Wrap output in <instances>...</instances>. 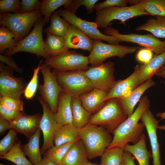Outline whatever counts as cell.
Here are the masks:
<instances>
[{"instance_id": "ffe728a7", "label": "cell", "mask_w": 165, "mask_h": 165, "mask_svg": "<svg viewBox=\"0 0 165 165\" xmlns=\"http://www.w3.org/2000/svg\"><path fill=\"white\" fill-rule=\"evenodd\" d=\"M108 92L94 88L90 92L82 94L78 97L84 108L91 114H94L104 106Z\"/></svg>"}, {"instance_id": "c3c4849f", "label": "cell", "mask_w": 165, "mask_h": 165, "mask_svg": "<svg viewBox=\"0 0 165 165\" xmlns=\"http://www.w3.org/2000/svg\"><path fill=\"white\" fill-rule=\"evenodd\" d=\"M10 129V122L0 117V134H3L8 129Z\"/></svg>"}, {"instance_id": "7402d4cb", "label": "cell", "mask_w": 165, "mask_h": 165, "mask_svg": "<svg viewBox=\"0 0 165 165\" xmlns=\"http://www.w3.org/2000/svg\"><path fill=\"white\" fill-rule=\"evenodd\" d=\"M155 84V82L152 79H148L136 88L127 96L118 98L128 117L134 112V108L142 94Z\"/></svg>"}, {"instance_id": "9f6ffc18", "label": "cell", "mask_w": 165, "mask_h": 165, "mask_svg": "<svg viewBox=\"0 0 165 165\" xmlns=\"http://www.w3.org/2000/svg\"><path fill=\"white\" fill-rule=\"evenodd\" d=\"M119 165H125V164H124V161H123H123L122 162V163L120 164H119Z\"/></svg>"}, {"instance_id": "9a60e30c", "label": "cell", "mask_w": 165, "mask_h": 165, "mask_svg": "<svg viewBox=\"0 0 165 165\" xmlns=\"http://www.w3.org/2000/svg\"><path fill=\"white\" fill-rule=\"evenodd\" d=\"M10 68L0 63V96L20 98L26 87L25 84L21 79L12 75Z\"/></svg>"}, {"instance_id": "e0dca14e", "label": "cell", "mask_w": 165, "mask_h": 165, "mask_svg": "<svg viewBox=\"0 0 165 165\" xmlns=\"http://www.w3.org/2000/svg\"><path fill=\"white\" fill-rule=\"evenodd\" d=\"M42 116L38 113L29 115L24 112L10 122V129L24 134L29 140L39 127Z\"/></svg>"}, {"instance_id": "603a6c76", "label": "cell", "mask_w": 165, "mask_h": 165, "mask_svg": "<svg viewBox=\"0 0 165 165\" xmlns=\"http://www.w3.org/2000/svg\"><path fill=\"white\" fill-rule=\"evenodd\" d=\"M58 103L55 117L59 126L73 124L71 102L72 96L62 91L59 95Z\"/></svg>"}, {"instance_id": "bcb514c9", "label": "cell", "mask_w": 165, "mask_h": 165, "mask_svg": "<svg viewBox=\"0 0 165 165\" xmlns=\"http://www.w3.org/2000/svg\"><path fill=\"white\" fill-rule=\"evenodd\" d=\"M24 112L8 108L0 104V117L9 122L21 115Z\"/></svg>"}, {"instance_id": "52a82bcc", "label": "cell", "mask_w": 165, "mask_h": 165, "mask_svg": "<svg viewBox=\"0 0 165 165\" xmlns=\"http://www.w3.org/2000/svg\"><path fill=\"white\" fill-rule=\"evenodd\" d=\"M85 71H54V73L63 91L69 94L72 97H78L82 94L90 92L94 88L85 75Z\"/></svg>"}, {"instance_id": "d6a6232c", "label": "cell", "mask_w": 165, "mask_h": 165, "mask_svg": "<svg viewBox=\"0 0 165 165\" xmlns=\"http://www.w3.org/2000/svg\"><path fill=\"white\" fill-rule=\"evenodd\" d=\"M124 152L122 148H107L101 156V165H119L123 161Z\"/></svg>"}, {"instance_id": "e575fe53", "label": "cell", "mask_w": 165, "mask_h": 165, "mask_svg": "<svg viewBox=\"0 0 165 165\" xmlns=\"http://www.w3.org/2000/svg\"><path fill=\"white\" fill-rule=\"evenodd\" d=\"M18 42L14 32L8 28L2 26L0 28V53L2 54L7 50L14 48Z\"/></svg>"}, {"instance_id": "91938a15", "label": "cell", "mask_w": 165, "mask_h": 165, "mask_svg": "<svg viewBox=\"0 0 165 165\" xmlns=\"http://www.w3.org/2000/svg\"><path fill=\"white\" fill-rule=\"evenodd\" d=\"M61 165V164H58V165Z\"/></svg>"}, {"instance_id": "816d5d0a", "label": "cell", "mask_w": 165, "mask_h": 165, "mask_svg": "<svg viewBox=\"0 0 165 165\" xmlns=\"http://www.w3.org/2000/svg\"><path fill=\"white\" fill-rule=\"evenodd\" d=\"M155 75L165 79V63L157 72Z\"/></svg>"}, {"instance_id": "f546056e", "label": "cell", "mask_w": 165, "mask_h": 165, "mask_svg": "<svg viewBox=\"0 0 165 165\" xmlns=\"http://www.w3.org/2000/svg\"><path fill=\"white\" fill-rule=\"evenodd\" d=\"M44 43L46 51L50 57L61 54L69 50L63 37L47 33Z\"/></svg>"}, {"instance_id": "7bdbcfd3", "label": "cell", "mask_w": 165, "mask_h": 165, "mask_svg": "<svg viewBox=\"0 0 165 165\" xmlns=\"http://www.w3.org/2000/svg\"><path fill=\"white\" fill-rule=\"evenodd\" d=\"M20 7V2L18 0H0V14L10 12L14 13H19Z\"/></svg>"}, {"instance_id": "7dc6e473", "label": "cell", "mask_w": 165, "mask_h": 165, "mask_svg": "<svg viewBox=\"0 0 165 165\" xmlns=\"http://www.w3.org/2000/svg\"><path fill=\"white\" fill-rule=\"evenodd\" d=\"M0 61L6 64L12 69L16 71L20 74L22 73L23 69L19 67L16 62L9 56L0 54Z\"/></svg>"}, {"instance_id": "2e32d148", "label": "cell", "mask_w": 165, "mask_h": 165, "mask_svg": "<svg viewBox=\"0 0 165 165\" xmlns=\"http://www.w3.org/2000/svg\"><path fill=\"white\" fill-rule=\"evenodd\" d=\"M140 119L145 125L149 137L153 165H161L160 146L157 135V130L159 126V121L155 118L149 108L145 111Z\"/></svg>"}, {"instance_id": "ab89813d", "label": "cell", "mask_w": 165, "mask_h": 165, "mask_svg": "<svg viewBox=\"0 0 165 165\" xmlns=\"http://www.w3.org/2000/svg\"><path fill=\"white\" fill-rule=\"evenodd\" d=\"M42 60L40 61L38 65L34 70L33 76L26 86L24 94L27 99H31L35 95L38 86V74L41 68Z\"/></svg>"}, {"instance_id": "db71d44e", "label": "cell", "mask_w": 165, "mask_h": 165, "mask_svg": "<svg viewBox=\"0 0 165 165\" xmlns=\"http://www.w3.org/2000/svg\"><path fill=\"white\" fill-rule=\"evenodd\" d=\"M158 129L160 130H165V124L161 126H159L158 127Z\"/></svg>"}, {"instance_id": "6f0895ef", "label": "cell", "mask_w": 165, "mask_h": 165, "mask_svg": "<svg viewBox=\"0 0 165 165\" xmlns=\"http://www.w3.org/2000/svg\"><path fill=\"white\" fill-rule=\"evenodd\" d=\"M0 165H4V164H2L1 163H0Z\"/></svg>"}, {"instance_id": "11a10c76", "label": "cell", "mask_w": 165, "mask_h": 165, "mask_svg": "<svg viewBox=\"0 0 165 165\" xmlns=\"http://www.w3.org/2000/svg\"><path fill=\"white\" fill-rule=\"evenodd\" d=\"M84 165H101V164L93 163L89 162V161L85 163Z\"/></svg>"}, {"instance_id": "60d3db41", "label": "cell", "mask_w": 165, "mask_h": 165, "mask_svg": "<svg viewBox=\"0 0 165 165\" xmlns=\"http://www.w3.org/2000/svg\"><path fill=\"white\" fill-rule=\"evenodd\" d=\"M140 1V0H106L96 4L94 9L97 11L110 7H123L127 6L128 4L132 6L138 4Z\"/></svg>"}, {"instance_id": "d6986e66", "label": "cell", "mask_w": 165, "mask_h": 165, "mask_svg": "<svg viewBox=\"0 0 165 165\" xmlns=\"http://www.w3.org/2000/svg\"><path fill=\"white\" fill-rule=\"evenodd\" d=\"M64 39L68 49H81L90 53L93 47V40L78 28L70 24Z\"/></svg>"}, {"instance_id": "ba28073f", "label": "cell", "mask_w": 165, "mask_h": 165, "mask_svg": "<svg viewBox=\"0 0 165 165\" xmlns=\"http://www.w3.org/2000/svg\"><path fill=\"white\" fill-rule=\"evenodd\" d=\"M93 40V47L88 56L90 64L92 66L100 65L110 57L123 58L127 55L134 53L140 49L139 46L106 44L101 40Z\"/></svg>"}, {"instance_id": "ac0fdd59", "label": "cell", "mask_w": 165, "mask_h": 165, "mask_svg": "<svg viewBox=\"0 0 165 165\" xmlns=\"http://www.w3.org/2000/svg\"><path fill=\"white\" fill-rule=\"evenodd\" d=\"M141 71V64L137 65L134 72L126 79L119 80L108 92L106 100L112 98H120L126 97L136 88L137 82Z\"/></svg>"}, {"instance_id": "83f0119b", "label": "cell", "mask_w": 165, "mask_h": 165, "mask_svg": "<svg viewBox=\"0 0 165 165\" xmlns=\"http://www.w3.org/2000/svg\"><path fill=\"white\" fill-rule=\"evenodd\" d=\"M71 107L72 123L75 127L80 129L88 123L92 114L82 106L79 97H72Z\"/></svg>"}, {"instance_id": "6da1fadb", "label": "cell", "mask_w": 165, "mask_h": 165, "mask_svg": "<svg viewBox=\"0 0 165 165\" xmlns=\"http://www.w3.org/2000/svg\"><path fill=\"white\" fill-rule=\"evenodd\" d=\"M150 107V101L145 96L140 100L137 108L133 113L123 122L112 133V142L108 148H122L129 142L134 144L138 142L143 133L144 124L138 123L143 114Z\"/></svg>"}, {"instance_id": "d590c367", "label": "cell", "mask_w": 165, "mask_h": 165, "mask_svg": "<svg viewBox=\"0 0 165 165\" xmlns=\"http://www.w3.org/2000/svg\"><path fill=\"white\" fill-rule=\"evenodd\" d=\"M73 142L54 145L47 150L44 155V157L50 160L56 165L59 164Z\"/></svg>"}, {"instance_id": "cb8c5ba5", "label": "cell", "mask_w": 165, "mask_h": 165, "mask_svg": "<svg viewBox=\"0 0 165 165\" xmlns=\"http://www.w3.org/2000/svg\"><path fill=\"white\" fill-rule=\"evenodd\" d=\"M165 63V51L155 55L147 64H141V71L137 82L136 87L148 79H152Z\"/></svg>"}, {"instance_id": "4316f807", "label": "cell", "mask_w": 165, "mask_h": 165, "mask_svg": "<svg viewBox=\"0 0 165 165\" xmlns=\"http://www.w3.org/2000/svg\"><path fill=\"white\" fill-rule=\"evenodd\" d=\"M41 130L39 127L28 142L21 146L24 154L28 157L33 165H37L42 159L39 146Z\"/></svg>"}, {"instance_id": "4dcf8cb0", "label": "cell", "mask_w": 165, "mask_h": 165, "mask_svg": "<svg viewBox=\"0 0 165 165\" xmlns=\"http://www.w3.org/2000/svg\"><path fill=\"white\" fill-rule=\"evenodd\" d=\"M69 25L68 22L60 17L56 11L54 12L51 16L50 26L43 31L46 33L64 38L67 34Z\"/></svg>"}, {"instance_id": "3957f363", "label": "cell", "mask_w": 165, "mask_h": 165, "mask_svg": "<svg viewBox=\"0 0 165 165\" xmlns=\"http://www.w3.org/2000/svg\"><path fill=\"white\" fill-rule=\"evenodd\" d=\"M128 116L117 98L106 101L104 106L90 118L89 123L101 126L111 133Z\"/></svg>"}, {"instance_id": "5b68a950", "label": "cell", "mask_w": 165, "mask_h": 165, "mask_svg": "<svg viewBox=\"0 0 165 165\" xmlns=\"http://www.w3.org/2000/svg\"><path fill=\"white\" fill-rule=\"evenodd\" d=\"M145 15H149L140 3L129 6L110 7L96 11L95 22L98 28L105 29L112 25L111 22L114 20H120L124 24L129 19Z\"/></svg>"}, {"instance_id": "f5cc1de1", "label": "cell", "mask_w": 165, "mask_h": 165, "mask_svg": "<svg viewBox=\"0 0 165 165\" xmlns=\"http://www.w3.org/2000/svg\"><path fill=\"white\" fill-rule=\"evenodd\" d=\"M156 116L160 117L161 119H165V112L157 113Z\"/></svg>"}, {"instance_id": "f35d334b", "label": "cell", "mask_w": 165, "mask_h": 165, "mask_svg": "<svg viewBox=\"0 0 165 165\" xmlns=\"http://www.w3.org/2000/svg\"><path fill=\"white\" fill-rule=\"evenodd\" d=\"M98 1V0H72L69 5L64 7L68 11L75 13L79 6H84L87 13L91 14L93 11L95 5Z\"/></svg>"}, {"instance_id": "8992f818", "label": "cell", "mask_w": 165, "mask_h": 165, "mask_svg": "<svg viewBox=\"0 0 165 165\" xmlns=\"http://www.w3.org/2000/svg\"><path fill=\"white\" fill-rule=\"evenodd\" d=\"M41 16L40 10L26 13L0 14V24L12 31L19 42L28 35L33 26Z\"/></svg>"}, {"instance_id": "44dd1931", "label": "cell", "mask_w": 165, "mask_h": 165, "mask_svg": "<svg viewBox=\"0 0 165 165\" xmlns=\"http://www.w3.org/2000/svg\"><path fill=\"white\" fill-rule=\"evenodd\" d=\"M85 147L81 139L72 144L60 163L62 165H84L88 161Z\"/></svg>"}, {"instance_id": "484cf974", "label": "cell", "mask_w": 165, "mask_h": 165, "mask_svg": "<svg viewBox=\"0 0 165 165\" xmlns=\"http://www.w3.org/2000/svg\"><path fill=\"white\" fill-rule=\"evenodd\" d=\"M78 129L73 124H68L59 126L53 137L55 145L74 142L80 139Z\"/></svg>"}, {"instance_id": "8fae6325", "label": "cell", "mask_w": 165, "mask_h": 165, "mask_svg": "<svg viewBox=\"0 0 165 165\" xmlns=\"http://www.w3.org/2000/svg\"><path fill=\"white\" fill-rule=\"evenodd\" d=\"M50 69L45 64L41 65L40 71L43 77V83L39 85L38 89L41 98L55 113L57 109L59 94L63 90Z\"/></svg>"}, {"instance_id": "5bb4252c", "label": "cell", "mask_w": 165, "mask_h": 165, "mask_svg": "<svg viewBox=\"0 0 165 165\" xmlns=\"http://www.w3.org/2000/svg\"><path fill=\"white\" fill-rule=\"evenodd\" d=\"M37 99L42 105L43 112L39 127L43 137L40 152L41 155H44L48 149L54 146V135L59 126L56 120L54 113L47 104L41 97L38 96Z\"/></svg>"}, {"instance_id": "681fc988", "label": "cell", "mask_w": 165, "mask_h": 165, "mask_svg": "<svg viewBox=\"0 0 165 165\" xmlns=\"http://www.w3.org/2000/svg\"><path fill=\"white\" fill-rule=\"evenodd\" d=\"M123 161L125 165H135L134 157L128 152L124 151Z\"/></svg>"}, {"instance_id": "f1b7e54d", "label": "cell", "mask_w": 165, "mask_h": 165, "mask_svg": "<svg viewBox=\"0 0 165 165\" xmlns=\"http://www.w3.org/2000/svg\"><path fill=\"white\" fill-rule=\"evenodd\" d=\"M150 18L144 24L137 27L136 31H145L156 37L165 38V17L155 16Z\"/></svg>"}, {"instance_id": "836d02e7", "label": "cell", "mask_w": 165, "mask_h": 165, "mask_svg": "<svg viewBox=\"0 0 165 165\" xmlns=\"http://www.w3.org/2000/svg\"><path fill=\"white\" fill-rule=\"evenodd\" d=\"M21 146V141H17L9 152L0 156V159L10 161L16 165H33L26 158Z\"/></svg>"}, {"instance_id": "4fadbf2b", "label": "cell", "mask_w": 165, "mask_h": 165, "mask_svg": "<svg viewBox=\"0 0 165 165\" xmlns=\"http://www.w3.org/2000/svg\"><path fill=\"white\" fill-rule=\"evenodd\" d=\"M104 33L106 35L114 36L120 42L135 43L149 49L155 53V55L165 51V41H161L151 34L140 35L134 33L121 34L118 30L110 27L105 28Z\"/></svg>"}, {"instance_id": "d4e9b609", "label": "cell", "mask_w": 165, "mask_h": 165, "mask_svg": "<svg viewBox=\"0 0 165 165\" xmlns=\"http://www.w3.org/2000/svg\"><path fill=\"white\" fill-rule=\"evenodd\" d=\"M124 151L130 153L137 160L139 165H149L151 155L146 148L145 136L143 133L139 141L134 145L129 143L123 147Z\"/></svg>"}, {"instance_id": "7c38bea8", "label": "cell", "mask_w": 165, "mask_h": 165, "mask_svg": "<svg viewBox=\"0 0 165 165\" xmlns=\"http://www.w3.org/2000/svg\"><path fill=\"white\" fill-rule=\"evenodd\" d=\"M115 64L111 61L89 67L85 73L94 87L109 92L116 82L114 76Z\"/></svg>"}, {"instance_id": "8d00e7d4", "label": "cell", "mask_w": 165, "mask_h": 165, "mask_svg": "<svg viewBox=\"0 0 165 165\" xmlns=\"http://www.w3.org/2000/svg\"><path fill=\"white\" fill-rule=\"evenodd\" d=\"M139 3L149 15L165 17V0H140Z\"/></svg>"}, {"instance_id": "b9f144b4", "label": "cell", "mask_w": 165, "mask_h": 165, "mask_svg": "<svg viewBox=\"0 0 165 165\" xmlns=\"http://www.w3.org/2000/svg\"><path fill=\"white\" fill-rule=\"evenodd\" d=\"M0 102V104L8 108L24 112V102L20 98L9 96L1 97Z\"/></svg>"}, {"instance_id": "ee69618b", "label": "cell", "mask_w": 165, "mask_h": 165, "mask_svg": "<svg viewBox=\"0 0 165 165\" xmlns=\"http://www.w3.org/2000/svg\"><path fill=\"white\" fill-rule=\"evenodd\" d=\"M41 4V1L38 0H22L20 13H26L40 10Z\"/></svg>"}, {"instance_id": "277c9868", "label": "cell", "mask_w": 165, "mask_h": 165, "mask_svg": "<svg viewBox=\"0 0 165 165\" xmlns=\"http://www.w3.org/2000/svg\"><path fill=\"white\" fill-rule=\"evenodd\" d=\"M45 25L43 18L41 17L31 32L19 42L14 48L5 51V55L9 56L19 52H24L34 54L38 58L42 57L46 60L49 58L50 57L46 51L43 38V28Z\"/></svg>"}, {"instance_id": "f6af8a7d", "label": "cell", "mask_w": 165, "mask_h": 165, "mask_svg": "<svg viewBox=\"0 0 165 165\" xmlns=\"http://www.w3.org/2000/svg\"><path fill=\"white\" fill-rule=\"evenodd\" d=\"M153 52L152 51L147 48H140L136 54V59L141 64H147L153 58Z\"/></svg>"}, {"instance_id": "74e56055", "label": "cell", "mask_w": 165, "mask_h": 165, "mask_svg": "<svg viewBox=\"0 0 165 165\" xmlns=\"http://www.w3.org/2000/svg\"><path fill=\"white\" fill-rule=\"evenodd\" d=\"M15 130L10 129L7 134L0 141V156L9 152L13 147L18 140Z\"/></svg>"}, {"instance_id": "7a4b0ae2", "label": "cell", "mask_w": 165, "mask_h": 165, "mask_svg": "<svg viewBox=\"0 0 165 165\" xmlns=\"http://www.w3.org/2000/svg\"><path fill=\"white\" fill-rule=\"evenodd\" d=\"M78 130L89 159L101 156L112 140L111 133L100 126L88 123Z\"/></svg>"}, {"instance_id": "30bf717a", "label": "cell", "mask_w": 165, "mask_h": 165, "mask_svg": "<svg viewBox=\"0 0 165 165\" xmlns=\"http://www.w3.org/2000/svg\"><path fill=\"white\" fill-rule=\"evenodd\" d=\"M56 12L70 24L78 28L93 40H104L112 44H119L120 42L114 36L106 35L100 32L95 22L83 20L66 9H59Z\"/></svg>"}, {"instance_id": "9c48e42d", "label": "cell", "mask_w": 165, "mask_h": 165, "mask_svg": "<svg viewBox=\"0 0 165 165\" xmlns=\"http://www.w3.org/2000/svg\"><path fill=\"white\" fill-rule=\"evenodd\" d=\"M44 64L57 72L86 71L90 64L88 56L69 50L61 54L50 57Z\"/></svg>"}, {"instance_id": "1f68e13d", "label": "cell", "mask_w": 165, "mask_h": 165, "mask_svg": "<svg viewBox=\"0 0 165 165\" xmlns=\"http://www.w3.org/2000/svg\"><path fill=\"white\" fill-rule=\"evenodd\" d=\"M72 0H43L41 1L40 11L42 16H44V24H48L54 11L60 6L69 5Z\"/></svg>"}, {"instance_id": "680465c9", "label": "cell", "mask_w": 165, "mask_h": 165, "mask_svg": "<svg viewBox=\"0 0 165 165\" xmlns=\"http://www.w3.org/2000/svg\"><path fill=\"white\" fill-rule=\"evenodd\" d=\"M164 84L165 85V82H164Z\"/></svg>"}, {"instance_id": "f907efd6", "label": "cell", "mask_w": 165, "mask_h": 165, "mask_svg": "<svg viewBox=\"0 0 165 165\" xmlns=\"http://www.w3.org/2000/svg\"><path fill=\"white\" fill-rule=\"evenodd\" d=\"M36 165H56L48 158L43 157L41 161Z\"/></svg>"}]
</instances>
